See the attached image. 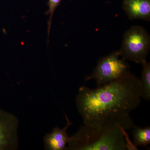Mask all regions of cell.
I'll use <instances>...</instances> for the list:
<instances>
[{
    "label": "cell",
    "mask_w": 150,
    "mask_h": 150,
    "mask_svg": "<svg viewBox=\"0 0 150 150\" xmlns=\"http://www.w3.org/2000/svg\"><path fill=\"white\" fill-rule=\"evenodd\" d=\"M142 98L140 79L129 72L98 88L82 86L76 104L84 125H93L129 118L139 106Z\"/></svg>",
    "instance_id": "6da1fadb"
},
{
    "label": "cell",
    "mask_w": 150,
    "mask_h": 150,
    "mask_svg": "<svg viewBox=\"0 0 150 150\" xmlns=\"http://www.w3.org/2000/svg\"><path fill=\"white\" fill-rule=\"evenodd\" d=\"M134 126L131 117L119 122L84 125L70 137L67 150H127L123 130Z\"/></svg>",
    "instance_id": "7a4b0ae2"
},
{
    "label": "cell",
    "mask_w": 150,
    "mask_h": 150,
    "mask_svg": "<svg viewBox=\"0 0 150 150\" xmlns=\"http://www.w3.org/2000/svg\"><path fill=\"white\" fill-rule=\"evenodd\" d=\"M150 49V36L144 28L134 25L123 36L120 56L124 61L142 63L146 60Z\"/></svg>",
    "instance_id": "3957f363"
},
{
    "label": "cell",
    "mask_w": 150,
    "mask_h": 150,
    "mask_svg": "<svg viewBox=\"0 0 150 150\" xmlns=\"http://www.w3.org/2000/svg\"><path fill=\"white\" fill-rule=\"evenodd\" d=\"M120 56L119 51H117L100 58L92 73L85 78L86 81L95 80L99 86L113 81L130 72L129 64L120 59Z\"/></svg>",
    "instance_id": "277c9868"
},
{
    "label": "cell",
    "mask_w": 150,
    "mask_h": 150,
    "mask_svg": "<svg viewBox=\"0 0 150 150\" xmlns=\"http://www.w3.org/2000/svg\"><path fill=\"white\" fill-rule=\"evenodd\" d=\"M18 123L14 115L0 110V150L14 149L16 146Z\"/></svg>",
    "instance_id": "5b68a950"
},
{
    "label": "cell",
    "mask_w": 150,
    "mask_h": 150,
    "mask_svg": "<svg viewBox=\"0 0 150 150\" xmlns=\"http://www.w3.org/2000/svg\"><path fill=\"white\" fill-rule=\"evenodd\" d=\"M122 6L129 20L150 21V0H123Z\"/></svg>",
    "instance_id": "8992f818"
},
{
    "label": "cell",
    "mask_w": 150,
    "mask_h": 150,
    "mask_svg": "<svg viewBox=\"0 0 150 150\" xmlns=\"http://www.w3.org/2000/svg\"><path fill=\"white\" fill-rule=\"evenodd\" d=\"M67 123L63 129L56 127L50 134L46 135L44 138L46 148L50 150H67V144L69 143L70 137L67 134V130L72 123L66 115Z\"/></svg>",
    "instance_id": "52a82bcc"
},
{
    "label": "cell",
    "mask_w": 150,
    "mask_h": 150,
    "mask_svg": "<svg viewBox=\"0 0 150 150\" xmlns=\"http://www.w3.org/2000/svg\"><path fill=\"white\" fill-rule=\"evenodd\" d=\"M142 74L140 79L142 98L149 101L150 100V63L146 60L142 62Z\"/></svg>",
    "instance_id": "ba28073f"
},
{
    "label": "cell",
    "mask_w": 150,
    "mask_h": 150,
    "mask_svg": "<svg viewBox=\"0 0 150 150\" xmlns=\"http://www.w3.org/2000/svg\"><path fill=\"white\" fill-rule=\"evenodd\" d=\"M132 131L133 143L135 146H146L150 144V127L147 126L142 128L134 125Z\"/></svg>",
    "instance_id": "9c48e42d"
},
{
    "label": "cell",
    "mask_w": 150,
    "mask_h": 150,
    "mask_svg": "<svg viewBox=\"0 0 150 150\" xmlns=\"http://www.w3.org/2000/svg\"><path fill=\"white\" fill-rule=\"evenodd\" d=\"M62 0H49L48 5V10L47 12V14L49 15V20L48 21V35L49 36L50 29H51V23H52V19L54 12L56 8L61 4Z\"/></svg>",
    "instance_id": "30bf717a"
},
{
    "label": "cell",
    "mask_w": 150,
    "mask_h": 150,
    "mask_svg": "<svg viewBox=\"0 0 150 150\" xmlns=\"http://www.w3.org/2000/svg\"><path fill=\"white\" fill-rule=\"evenodd\" d=\"M127 130H123V134L124 135V140L126 143V149L129 150H138L137 146L134 144V143L131 142L130 140L129 135L127 132Z\"/></svg>",
    "instance_id": "8fae6325"
}]
</instances>
